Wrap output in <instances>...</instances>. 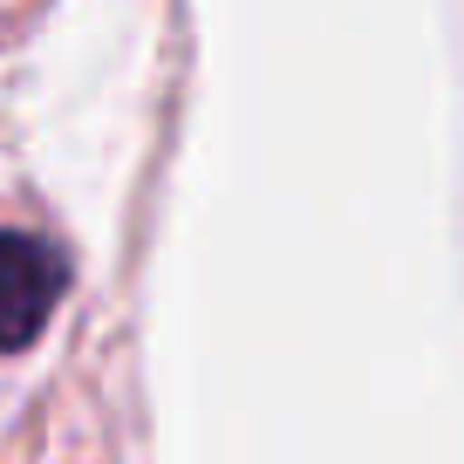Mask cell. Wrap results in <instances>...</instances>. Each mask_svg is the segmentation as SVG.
Masks as SVG:
<instances>
[{
	"instance_id": "cell-1",
	"label": "cell",
	"mask_w": 464,
	"mask_h": 464,
	"mask_svg": "<svg viewBox=\"0 0 464 464\" xmlns=\"http://www.w3.org/2000/svg\"><path fill=\"white\" fill-rule=\"evenodd\" d=\"M62 287H69V260L42 232H0V355L28 348L48 328Z\"/></svg>"
}]
</instances>
